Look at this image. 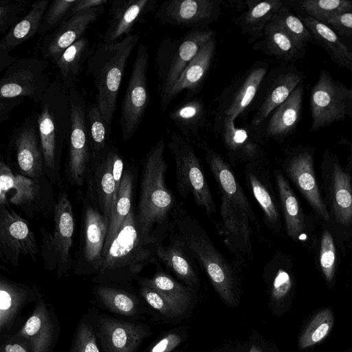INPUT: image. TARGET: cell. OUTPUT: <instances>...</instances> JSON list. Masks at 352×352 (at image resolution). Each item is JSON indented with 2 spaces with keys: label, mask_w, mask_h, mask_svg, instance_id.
<instances>
[{
  "label": "cell",
  "mask_w": 352,
  "mask_h": 352,
  "mask_svg": "<svg viewBox=\"0 0 352 352\" xmlns=\"http://www.w3.org/2000/svg\"><path fill=\"white\" fill-rule=\"evenodd\" d=\"M163 236L145 230L133 208L102 255L92 281L96 284L133 289L132 282L157 258Z\"/></svg>",
  "instance_id": "6da1fadb"
},
{
  "label": "cell",
  "mask_w": 352,
  "mask_h": 352,
  "mask_svg": "<svg viewBox=\"0 0 352 352\" xmlns=\"http://www.w3.org/2000/svg\"><path fill=\"white\" fill-rule=\"evenodd\" d=\"M166 144L158 140L149 150L143 164L136 214L143 228L163 235L173 216L176 200L165 182L168 168L164 152Z\"/></svg>",
  "instance_id": "7a4b0ae2"
},
{
  "label": "cell",
  "mask_w": 352,
  "mask_h": 352,
  "mask_svg": "<svg viewBox=\"0 0 352 352\" xmlns=\"http://www.w3.org/2000/svg\"><path fill=\"white\" fill-rule=\"evenodd\" d=\"M44 160V172L53 184H59L65 142L71 130L69 92L58 80L52 82L39 102L36 118Z\"/></svg>",
  "instance_id": "3957f363"
},
{
  "label": "cell",
  "mask_w": 352,
  "mask_h": 352,
  "mask_svg": "<svg viewBox=\"0 0 352 352\" xmlns=\"http://www.w3.org/2000/svg\"><path fill=\"white\" fill-rule=\"evenodd\" d=\"M138 34H129L111 43H98L87 62L94 79L96 103L111 133L117 98L128 59L138 44Z\"/></svg>",
  "instance_id": "277c9868"
},
{
  "label": "cell",
  "mask_w": 352,
  "mask_h": 352,
  "mask_svg": "<svg viewBox=\"0 0 352 352\" xmlns=\"http://www.w3.org/2000/svg\"><path fill=\"white\" fill-rule=\"evenodd\" d=\"M179 235L199 263L212 286L228 305L234 303V277L229 263L213 244L207 232L190 216H177Z\"/></svg>",
  "instance_id": "5b68a950"
},
{
  "label": "cell",
  "mask_w": 352,
  "mask_h": 352,
  "mask_svg": "<svg viewBox=\"0 0 352 352\" xmlns=\"http://www.w3.org/2000/svg\"><path fill=\"white\" fill-rule=\"evenodd\" d=\"M52 184L45 175L30 178L14 173L7 163L0 162V206L11 203L30 218L54 214L56 201Z\"/></svg>",
  "instance_id": "8992f818"
},
{
  "label": "cell",
  "mask_w": 352,
  "mask_h": 352,
  "mask_svg": "<svg viewBox=\"0 0 352 352\" xmlns=\"http://www.w3.org/2000/svg\"><path fill=\"white\" fill-rule=\"evenodd\" d=\"M214 35L211 30H191L179 38H166L161 42L156 53L161 107L184 69Z\"/></svg>",
  "instance_id": "52a82bcc"
},
{
  "label": "cell",
  "mask_w": 352,
  "mask_h": 352,
  "mask_svg": "<svg viewBox=\"0 0 352 352\" xmlns=\"http://www.w3.org/2000/svg\"><path fill=\"white\" fill-rule=\"evenodd\" d=\"M54 227L52 232L41 228L40 253L45 270L56 271L58 278L67 276L73 268L74 260L70 252L74 232V217L68 194L59 193L54 212Z\"/></svg>",
  "instance_id": "ba28073f"
},
{
  "label": "cell",
  "mask_w": 352,
  "mask_h": 352,
  "mask_svg": "<svg viewBox=\"0 0 352 352\" xmlns=\"http://www.w3.org/2000/svg\"><path fill=\"white\" fill-rule=\"evenodd\" d=\"M320 190L335 231L352 229V176L336 154L326 149L320 164Z\"/></svg>",
  "instance_id": "9c48e42d"
},
{
  "label": "cell",
  "mask_w": 352,
  "mask_h": 352,
  "mask_svg": "<svg viewBox=\"0 0 352 352\" xmlns=\"http://www.w3.org/2000/svg\"><path fill=\"white\" fill-rule=\"evenodd\" d=\"M310 132L329 126L335 122L352 118V86L335 80L327 69L320 72L311 88Z\"/></svg>",
  "instance_id": "30bf717a"
},
{
  "label": "cell",
  "mask_w": 352,
  "mask_h": 352,
  "mask_svg": "<svg viewBox=\"0 0 352 352\" xmlns=\"http://www.w3.org/2000/svg\"><path fill=\"white\" fill-rule=\"evenodd\" d=\"M168 146L175 162L177 188L179 194L183 197L190 194L195 202L207 214L214 213L216 207L212 192L190 142L173 133Z\"/></svg>",
  "instance_id": "8fae6325"
},
{
  "label": "cell",
  "mask_w": 352,
  "mask_h": 352,
  "mask_svg": "<svg viewBox=\"0 0 352 352\" xmlns=\"http://www.w3.org/2000/svg\"><path fill=\"white\" fill-rule=\"evenodd\" d=\"M72 126L65 175L71 185L82 186L89 171L91 149L87 124L86 101L76 87L69 91Z\"/></svg>",
  "instance_id": "7c38bea8"
},
{
  "label": "cell",
  "mask_w": 352,
  "mask_h": 352,
  "mask_svg": "<svg viewBox=\"0 0 352 352\" xmlns=\"http://www.w3.org/2000/svg\"><path fill=\"white\" fill-rule=\"evenodd\" d=\"M316 148L298 145L288 148L283 162V172L303 196L316 216L331 225L330 214L324 202L315 169Z\"/></svg>",
  "instance_id": "4fadbf2b"
},
{
  "label": "cell",
  "mask_w": 352,
  "mask_h": 352,
  "mask_svg": "<svg viewBox=\"0 0 352 352\" xmlns=\"http://www.w3.org/2000/svg\"><path fill=\"white\" fill-rule=\"evenodd\" d=\"M148 60V47L140 43L121 106L120 126L122 138L125 141L136 133L149 103L147 83Z\"/></svg>",
  "instance_id": "5bb4252c"
},
{
  "label": "cell",
  "mask_w": 352,
  "mask_h": 352,
  "mask_svg": "<svg viewBox=\"0 0 352 352\" xmlns=\"http://www.w3.org/2000/svg\"><path fill=\"white\" fill-rule=\"evenodd\" d=\"M109 220L87 198L84 200L80 242L74 260V273L96 275L98 271Z\"/></svg>",
  "instance_id": "9a60e30c"
},
{
  "label": "cell",
  "mask_w": 352,
  "mask_h": 352,
  "mask_svg": "<svg viewBox=\"0 0 352 352\" xmlns=\"http://www.w3.org/2000/svg\"><path fill=\"white\" fill-rule=\"evenodd\" d=\"M47 66L44 60L19 58L6 69L0 79V97H27L39 103L52 83Z\"/></svg>",
  "instance_id": "2e32d148"
},
{
  "label": "cell",
  "mask_w": 352,
  "mask_h": 352,
  "mask_svg": "<svg viewBox=\"0 0 352 352\" xmlns=\"http://www.w3.org/2000/svg\"><path fill=\"white\" fill-rule=\"evenodd\" d=\"M40 249L29 222L9 206H0V258L14 267L21 256L36 260Z\"/></svg>",
  "instance_id": "e0dca14e"
},
{
  "label": "cell",
  "mask_w": 352,
  "mask_h": 352,
  "mask_svg": "<svg viewBox=\"0 0 352 352\" xmlns=\"http://www.w3.org/2000/svg\"><path fill=\"white\" fill-rule=\"evenodd\" d=\"M96 333L102 352H136L150 332L142 323L97 311Z\"/></svg>",
  "instance_id": "ac0fdd59"
},
{
  "label": "cell",
  "mask_w": 352,
  "mask_h": 352,
  "mask_svg": "<svg viewBox=\"0 0 352 352\" xmlns=\"http://www.w3.org/2000/svg\"><path fill=\"white\" fill-rule=\"evenodd\" d=\"M219 0H169L163 2L155 17L162 24L206 30L221 13Z\"/></svg>",
  "instance_id": "d6986e66"
},
{
  "label": "cell",
  "mask_w": 352,
  "mask_h": 352,
  "mask_svg": "<svg viewBox=\"0 0 352 352\" xmlns=\"http://www.w3.org/2000/svg\"><path fill=\"white\" fill-rule=\"evenodd\" d=\"M9 148L12 153L17 174L30 178L43 175L44 160L36 119H25L10 136Z\"/></svg>",
  "instance_id": "ffe728a7"
},
{
  "label": "cell",
  "mask_w": 352,
  "mask_h": 352,
  "mask_svg": "<svg viewBox=\"0 0 352 352\" xmlns=\"http://www.w3.org/2000/svg\"><path fill=\"white\" fill-rule=\"evenodd\" d=\"M115 149L116 147L109 144L99 155L91 156L90 168L86 179V198L109 220L118 196L113 176Z\"/></svg>",
  "instance_id": "44dd1931"
},
{
  "label": "cell",
  "mask_w": 352,
  "mask_h": 352,
  "mask_svg": "<svg viewBox=\"0 0 352 352\" xmlns=\"http://www.w3.org/2000/svg\"><path fill=\"white\" fill-rule=\"evenodd\" d=\"M60 333V324L54 309L41 295L30 315L14 333L29 342L32 352H53Z\"/></svg>",
  "instance_id": "7402d4cb"
},
{
  "label": "cell",
  "mask_w": 352,
  "mask_h": 352,
  "mask_svg": "<svg viewBox=\"0 0 352 352\" xmlns=\"http://www.w3.org/2000/svg\"><path fill=\"white\" fill-rule=\"evenodd\" d=\"M305 74L294 63H283L272 69L265 80L264 95L252 118V124L258 126L282 104L302 82Z\"/></svg>",
  "instance_id": "603a6c76"
},
{
  "label": "cell",
  "mask_w": 352,
  "mask_h": 352,
  "mask_svg": "<svg viewBox=\"0 0 352 352\" xmlns=\"http://www.w3.org/2000/svg\"><path fill=\"white\" fill-rule=\"evenodd\" d=\"M104 6L72 15L53 32L43 36L41 52L43 58L55 64L62 54L84 36L85 31L103 13Z\"/></svg>",
  "instance_id": "cb8c5ba5"
},
{
  "label": "cell",
  "mask_w": 352,
  "mask_h": 352,
  "mask_svg": "<svg viewBox=\"0 0 352 352\" xmlns=\"http://www.w3.org/2000/svg\"><path fill=\"white\" fill-rule=\"evenodd\" d=\"M41 296L38 288L0 276V335L1 339L14 333L20 314L28 304Z\"/></svg>",
  "instance_id": "d4e9b609"
},
{
  "label": "cell",
  "mask_w": 352,
  "mask_h": 352,
  "mask_svg": "<svg viewBox=\"0 0 352 352\" xmlns=\"http://www.w3.org/2000/svg\"><path fill=\"white\" fill-rule=\"evenodd\" d=\"M156 4V0L113 1L103 42L111 43L131 34L135 25L145 21V16L155 10Z\"/></svg>",
  "instance_id": "484cf974"
},
{
  "label": "cell",
  "mask_w": 352,
  "mask_h": 352,
  "mask_svg": "<svg viewBox=\"0 0 352 352\" xmlns=\"http://www.w3.org/2000/svg\"><path fill=\"white\" fill-rule=\"evenodd\" d=\"M221 230L229 249L236 254L251 252L252 228L250 216L241 208L221 196Z\"/></svg>",
  "instance_id": "4316f807"
},
{
  "label": "cell",
  "mask_w": 352,
  "mask_h": 352,
  "mask_svg": "<svg viewBox=\"0 0 352 352\" xmlns=\"http://www.w3.org/2000/svg\"><path fill=\"white\" fill-rule=\"evenodd\" d=\"M274 175L287 234L294 241H303L309 230L307 216L283 172L275 170Z\"/></svg>",
  "instance_id": "83f0119b"
},
{
  "label": "cell",
  "mask_w": 352,
  "mask_h": 352,
  "mask_svg": "<svg viewBox=\"0 0 352 352\" xmlns=\"http://www.w3.org/2000/svg\"><path fill=\"white\" fill-rule=\"evenodd\" d=\"M157 258L187 286L198 285L195 258L179 234L171 238L168 244H160Z\"/></svg>",
  "instance_id": "f1b7e54d"
},
{
  "label": "cell",
  "mask_w": 352,
  "mask_h": 352,
  "mask_svg": "<svg viewBox=\"0 0 352 352\" xmlns=\"http://www.w3.org/2000/svg\"><path fill=\"white\" fill-rule=\"evenodd\" d=\"M258 162L257 160L248 164L245 171L246 180L263 210L266 223L277 232L281 228V223L276 198L267 174L258 167Z\"/></svg>",
  "instance_id": "f546056e"
},
{
  "label": "cell",
  "mask_w": 352,
  "mask_h": 352,
  "mask_svg": "<svg viewBox=\"0 0 352 352\" xmlns=\"http://www.w3.org/2000/svg\"><path fill=\"white\" fill-rule=\"evenodd\" d=\"M268 67L266 62L260 61L248 71L228 101L223 104L222 119L234 120L251 104L267 74Z\"/></svg>",
  "instance_id": "4dcf8cb0"
},
{
  "label": "cell",
  "mask_w": 352,
  "mask_h": 352,
  "mask_svg": "<svg viewBox=\"0 0 352 352\" xmlns=\"http://www.w3.org/2000/svg\"><path fill=\"white\" fill-rule=\"evenodd\" d=\"M216 47L215 35L198 52L184 69L162 107L165 111L171 101L183 90L195 91L206 78L212 63Z\"/></svg>",
  "instance_id": "1f68e13d"
},
{
  "label": "cell",
  "mask_w": 352,
  "mask_h": 352,
  "mask_svg": "<svg viewBox=\"0 0 352 352\" xmlns=\"http://www.w3.org/2000/svg\"><path fill=\"white\" fill-rule=\"evenodd\" d=\"M304 91L302 82L273 111L266 129L268 138L282 140L294 133L301 118Z\"/></svg>",
  "instance_id": "d6a6232c"
},
{
  "label": "cell",
  "mask_w": 352,
  "mask_h": 352,
  "mask_svg": "<svg viewBox=\"0 0 352 352\" xmlns=\"http://www.w3.org/2000/svg\"><path fill=\"white\" fill-rule=\"evenodd\" d=\"M206 162L217 182L221 196L241 208L253 222L256 216L243 188L225 160L213 150L206 153Z\"/></svg>",
  "instance_id": "836d02e7"
},
{
  "label": "cell",
  "mask_w": 352,
  "mask_h": 352,
  "mask_svg": "<svg viewBox=\"0 0 352 352\" xmlns=\"http://www.w3.org/2000/svg\"><path fill=\"white\" fill-rule=\"evenodd\" d=\"M298 16L311 32L314 43L321 46L333 63L352 72V52L342 42L337 32L328 24L309 16Z\"/></svg>",
  "instance_id": "e575fe53"
},
{
  "label": "cell",
  "mask_w": 352,
  "mask_h": 352,
  "mask_svg": "<svg viewBox=\"0 0 352 352\" xmlns=\"http://www.w3.org/2000/svg\"><path fill=\"white\" fill-rule=\"evenodd\" d=\"M92 292L97 305L116 317L131 319L140 314V300L133 289L96 284Z\"/></svg>",
  "instance_id": "d590c367"
},
{
  "label": "cell",
  "mask_w": 352,
  "mask_h": 352,
  "mask_svg": "<svg viewBox=\"0 0 352 352\" xmlns=\"http://www.w3.org/2000/svg\"><path fill=\"white\" fill-rule=\"evenodd\" d=\"M261 38L256 48L283 63H294L305 54L306 50L301 49L289 34L273 22L266 25Z\"/></svg>",
  "instance_id": "8d00e7d4"
},
{
  "label": "cell",
  "mask_w": 352,
  "mask_h": 352,
  "mask_svg": "<svg viewBox=\"0 0 352 352\" xmlns=\"http://www.w3.org/2000/svg\"><path fill=\"white\" fill-rule=\"evenodd\" d=\"M248 10L238 19L241 32L247 34L250 42L263 36L266 25L274 15L283 7L282 0H248L245 1Z\"/></svg>",
  "instance_id": "74e56055"
},
{
  "label": "cell",
  "mask_w": 352,
  "mask_h": 352,
  "mask_svg": "<svg viewBox=\"0 0 352 352\" xmlns=\"http://www.w3.org/2000/svg\"><path fill=\"white\" fill-rule=\"evenodd\" d=\"M49 4V1H36L32 3L28 13L1 40L0 52L9 54L37 34Z\"/></svg>",
  "instance_id": "f35d334b"
},
{
  "label": "cell",
  "mask_w": 352,
  "mask_h": 352,
  "mask_svg": "<svg viewBox=\"0 0 352 352\" xmlns=\"http://www.w3.org/2000/svg\"><path fill=\"white\" fill-rule=\"evenodd\" d=\"M221 122L223 143L230 157L239 162L257 161L261 157V150L248 132L236 127L234 120L223 118Z\"/></svg>",
  "instance_id": "ab89813d"
},
{
  "label": "cell",
  "mask_w": 352,
  "mask_h": 352,
  "mask_svg": "<svg viewBox=\"0 0 352 352\" xmlns=\"http://www.w3.org/2000/svg\"><path fill=\"white\" fill-rule=\"evenodd\" d=\"M94 51L89 40L84 36L69 47L54 64L58 70L60 81L67 91L76 87L83 65Z\"/></svg>",
  "instance_id": "60d3db41"
},
{
  "label": "cell",
  "mask_w": 352,
  "mask_h": 352,
  "mask_svg": "<svg viewBox=\"0 0 352 352\" xmlns=\"http://www.w3.org/2000/svg\"><path fill=\"white\" fill-rule=\"evenodd\" d=\"M133 175L129 169H126L124 170L117 199L109 219L102 255L107 252L110 243L133 209Z\"/></svg>",
  "instance_id": "b9f144b4"
},
{
  "label": "cell",
  "mask_w": 352,
  "mask_h": 352,
  "mask_svg": "<svg viewBox=\"0 0 352 352\" xmlns=\"http://www.w3.org/2000/svg\"><path fill=\"white\" fill-rule=\"evenodd\" d=\"M283 3L296 15H307L322 23L334 15L352 12V1L347 0H289Z\"/></svg>",
  "instance_id": "7bdbcfd3"
},
{
  "label": "cell",
  "mask_w": 352,
  "mask_h": 352,
  "mask_svg": "<svg viewBox=\"0 0 352 352\" xmlns=\"http://www.w3.org/2000/svg\"><path fill=\"white\" fill-rule=\"evenodd\" d=\"M169 118L189 142V138L204 126L206 110L201 100L194 99L178 105L170 112Z\"/></svg>",
  "instance_id": "ee69618b"
},
{
  "label": "cell",
  "mask_w": 352,
  "mask_h": 352,
  "mask_svg": "<svg viewBox=\"0 0 352 352\" xmlns=\"http://www.w3.org/2000/svg\"><path fill=\"white\" fill-rule=\"evenodd\" d=\"M332 226L323 223L316 243V261L326 282L330 286L338 269V250Z\"/></svg>",
  "instance_id": "f6af8a7d"
},
{
  "label": "cell",
  "mask_w": 352,
  "mask_h": 352,
  "mask_svg": "<svg viewBox=\"0 0 352 352\" xmlns=\"http://www.w3.org/2000/svg\"><path fill=\"white\" fill-rule=\"evenodd\" d=\"M137 280L139 284L145 285L155 289L184 311L192 299V289L190 287L181 284L162 270L157 272L151 278L138 277Z\"/></svg>",
  "instance_id": "bcb514c9"
},
{
  "label": "cell",
  "mask_w": 352,
  "mask_h": 352,
  "mask_svg": "<svg viewBox=\"0 0 352 352\" xmlns=\"http://www.w3.org/2000/svg\"><path fill=\"white\" fill-rule=\"evenodd\" d=\"M96 308H91L80 318L74 333L69 352H102L96 333Z\"/></svg>",
  "instance_id": "7dc6e473"
},
{
  "label": "cell",
  "mask_w": 352,
  "mask_h": 352,
  "mask_svg": "<svg viewBox=\"0 0 352 352\" xmlns=\"http://www.w3.org/2000/svg\"><path fill=\"white\" fill-rule=\"evenodd\" d=\"M271 22L280 27L304 50H306L309 43H314V38L305 23L284 3L274 15Z\"/></svg>",
  "instance_id": "c3c4849f"
},
{
  "label": "cell",
  "mask_w": 352,
  "mask_h": 352,
  "mask_svg": "<svg viewBox=\"0 0 352 352\" xmlns=\"http://www.w3.org/2000/svg\"><path fill=\"white\" fill-rule=\"evenodd\" d=\"M86 117L91 156H96L103 152L110 144L108 139L111 133L96 102L87 106Z\"/></svg>",
  "instance_id": "681fc988"
},
{
  "label": "cell",
  "mask_w": 352,
  "mask_h": 352,
  "mask_svg": "<svg viewBox=\"0 0 352 352\" xmlns=\"http://www.w3.org/2000/svg\"><path fill=\"white\" fill-rule=\"evenodd\" d=\"M334 322L331 309L320 311L311 320L299 338V346L304 349L321 342L329 333Z\"/></svg>",
  "instance_id": "f907efd6"
},
{
  "label": "cell",
  "mask_w": 352,
  "mask_h": 352,
  "mask_svg": "<svg viewBox=\"0 0 352 352\" xmlns=\"http://www.w3.org/2000/svg\"><path fill=\"white\" fill-rule=\"evenodd\" d=\"M76 0H54L50 3L39 26L38 34L44 36L56 29L72 14Z\"/></svg>",
  "instance_id": "816d5d0a"
},
{
  "label": "cell",
  "mask_w": 352,
  "mask_h": 352,
  "mask_svg": "<svg viewBox=\"0 0 352 352\" xmlns=\"http://www.w3.org/2000/svg\"><path fill=\"white\" fill-rule=\"evenodd\" d=\"M140 285L139 293L142 299L153 309L161 314L169 317H176L184 311L175 304L166 298L155 289L142 284Z\"/></svg>",
  "instance_id": "f5cc1de1"
},
{
  "label": "cell",
  "mask_w": 352,
  "mask_h": 352,
  "mask_svg": "<svg viewBox=\"0 0 352 352\" xmlns=\"http://www.w3.org/2000/svg\"><path fill=\"white\" fill-rule=\"evenodd\" d=\"M28 1L24 0L1 1L0 7V33L6 34L23 17Z\"/></svg>",
  "instance_id": "db71d44e"
},
{
  "label": "cell",
  "mask_w": 352,
  "mask_h": 352,
  "mask_svg": "<svg viewBox=\"0 0 352 352\" xmlns=\"http://www.w3.org/2000/svg\"><path fill=\"white\" fill-rule=\"evenodd\" d=\"M324 23L337 32L342 42L352 52V12L334 15Z\"/></svg>",
  "instance_id": "11a10c76"
},
{
  "label": "cell",
  "mask_w": 352,
  "mask_h": 352,
  "mask_svg": "<svg viewBox=\"0 0 352 352\" xmlns=\"http://www.w3.org/2000/svg\"><path fill=\"white\" fill-rule=\"evenodd\" d=\"M0 352H32L29 342L13 333L1 339Z\"/></svg>",
  "instance_id": "9f6ffc18"
},
{
  "label": "cell",
  "mask_w": 352,
  "mask_h": 352,
  "mask_svg": "<svg viewBox=\"0 0 352 352\" xmlns=\"http://www.w3.org/2000/svg\"><path fill=\"white\" fill-rule=\"evenodd\" d=\"M181 337L175 333H169L155 344L146 352H170L181 342Z\"/></svg>",
  "instance_id": "6f0895ef"
},
{
  "label": "cell",
  "mask_w": 352,
  "mask_h": 352,
  "mask_svg": "<svg viewBox=\"0 0 352 352\" xmlns=\"http://www.w3.org/2000/svg\"><path fill=\"white\" fill-rule=\"evenodd\" d=\"M23 97L3 98L0 97V122L7 120L10 113L23 102Z\"/></svg>",
  "instance_id": "680465c9"
},
{
  "label": "cell",
  "mask_w": 352,
  "mask_h": 352,
  "mask_svg": "<svg viewBox=\"0 0 352 352\" xmlns=\"http://www.w3.org/2000/svg\"><path fill=\"white\" fill-rule=\"evenodd\" d=\"M124 173L123 159L118 148H116L113 160V176L116 182V190L118 193L121 180Z\"/></svg>",
  "instance_id": "91938a15"
},
{
  "label": "cell",
  "mask_w": 352,
  "mask_h": 352,
  "mask_svg": "<svg viewBox=\"0 0 352 352\" xmlns=\"http://www.w3.org/2000/svg\"><path fill=\"white\" fill-rule=\"evenodd\" d=\"M107 2V0H76L74 6L72 9V14H74L81 11L104 6Z\"/></svg>",
  "instance_id": "94428289"
},
{
  "label": "cell",
  "mask_w": 352,
  "mask_h": 352,
  "mask_svg": "<svg viewBox=\"0 0 352 352\" xmlns=\"http://www.w3.org/2000/svg\"><path fill=\"white\" fill-rule=\"evenodd\" d=\"M18 59V58L12 56L9 54L0 52V72L13 64Z\"/></svg>",
  "instance_id": "6125c7cd"
},
{
  "label": "cell",
  "mask_w": 352,
  "mask_h": 352,
  "mask_svg": "<svg viewBox=\"0 0 352 352\" xmlns=\"http://www.w3.org/2000/svg\"><path fill=\"white\" fill-rule=\"evenodd\" d=\"M339 144L348 145L349 147V155L347 159V164L345 167V169L349 172L352 170V138L350 140H346L344 138H341L340 141H338Z\"/></svg>",
  "instance_id": "be15d7a7"
},
{
  "label": "cell",
  "mask_w": 352,
  "mask_h": 352,
  "mask_svg": "<svg viewBox=\"0 0 352 352\" xmlns=\"http://www.w3.org/2000/svg\"><path fill=\"white\" fill-rule=\"evenodd\" d=\"M249 352H262L257 346H252Z\"/></svg>",
  "instance_id": "e7e4bbea"
}]
</instances>
